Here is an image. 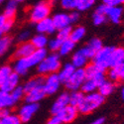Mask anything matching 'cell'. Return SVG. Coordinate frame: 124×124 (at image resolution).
<instances>
[{
  "instance_id": "obj_1",
  "label": "cell",
  "mask_w": 124,
  "mask_h": 124,
  "mask_svg": "<svg viewBox=\"0 0 124 124\" xmlns=\"http://www.w3.org/2000/svg\"><path fill=\"white\" fill-rule=\"evenodd\" d=\"M46 49H36L27 58H19L14 64V71L19 76H25L30 69L37 67L47 56Z\"/></svg>"
},
{
  "instance_id": "obj_2",
  "label": "cell",
  "mask_w": 124,
  "mask_h": 124,
  "mask_svg": "<svg viewBox=\"0 0 124 124\" xmlns=\"http://www.w3.org/2000/svg\"><path fill=\"white\" fill-rule=\"evenodd\" d=\"M104 100L105 97L101 95L99 92H90V93L85 94L84 99L77 108L81 114H88V113H91L92 111L97 109L100 105H102Z\"/></svg>"
},
{
  "instance_id": "obj_3",
  "label": "cell",
  "mask_w": 124,
  "mask_h": 124,
  "mask_svg": "<svg viewBox=\"0 0 124 124\" xmlns=\"http://www.w3.org/2000/svg\"><path fill=\"white\" fill-rule=\"evenodd\" d=\"M62 65H61L60 56L54 53V54L46 56V58L37 66V70L40 75L48 76L50 74H54V73L59 71Z\"/></svg>"
},
{
  "instance_id": "obj_4",
  "label": "cell",
  "mask_w": 124,
  "mask_h": 124,
  "mask_svg": "<svg viewBox=\"0 0 124 124\" xmlns=\"http://www.w3.org/2000/svg\"><path fill=\"white\" fill-rule=\"evenodd\" d=\"M114 47L103 46L99 51H97L94 57L92 58V64H94L98 69L105 71L110 68V56Z\"/></svg>"
},
{
  "instance_id": "obj_5",
  "label": "cell",
  "mask_w": 124,
  "mask_h": 124,
  "mask_svg": "<svg viewBox=\"0 0 124 124\" xmlns=\"http://www.w3.org/2000/svg\"><path fill=\"white\" fill-rule=\"evenodd\" d=\"M51 4L49 1H42L35 5L30 11V20L33 23H38L50 16Z\"/></svg>"
},
{
  "instance_id": "obj_6",
  "label": "cell",
  "mask_w": 124,
  "mask_h": 124,
  "mask_svg": "<svg viewBox=\"0 0 124 124\" xmlns=\"http://www.w3.org/2000/svg\"><path fill=\"white\" fill-rule=\"evenodd\" d=\"M85 79H86V75H85V69H76L74 74L65 82V85L68 89L71 91L78 90Z\"/></svg>"
},
{
  "instance_id": "obj_7",
  "label": "cell",
  "mask_w": 124,
  "mask_h": 124,
  "mask_svg": "<svg viewBox=\"0 0 124 124\" xmlns=\"http://www.w3.org/2000/svg\"><path fill=\"white\" fill-rule=\"evenodd\" d=\"M61 84H62V81H61L58 74L54 73V74L48 75L44 80V88L46 90V93L47 94L56 93L61 86Z\"/></svg>"
},
{
  "instance_id": "obj_8",
  "label": "cell",
  "mask_w": 124,
  "mask_h": 124,
  "mask_svg": "<svg viewBox=\"0 0 124 124\" xmlns=\"http://www.w3.org/2000/svg\"><path fill=\"white\" fill-rule=\"evenodd\" d=\"M85 75H86V78L94 79L98 84V85H100L102 82L106 79V77L104 74L105 71H103L100 69H98L94 64H90V65L85 66Z\"/></svg>"
},
{
  "instance_id": "obj_9",
  "label": "cell",
  "mask_w": 124,
  "mask_h": 124,
  "mask_svg": "<svg viewBox=\"0 0 124 124\" xmlns=\"http://www.w3.org/2000/svg\"><path fill=\"white\" fill-rule=\"evenodd\" d=\"M39 109V104L34 102H27L19 110V117L22 122H28Z\"/></svg>"
},
{
  "instance_id": "obj_10",
  "label": "cell",
  "mask_w": 124,
  "mask_h": 124,
  "mask_svg": "<svg viewBox=\"0 0 124 124\" xmlns=\"http://www.w3.org/2000/svg\"><path fill=\"white\" fill-rule=\"evenodd\" d=\"M105 15L107 20L111 21L113 24H119L123 15V7L121 5H107Z\"/></svg>"
},
{
  "instance_id": "obj_11",
  "label": "cell",
  "mask_w": 124,
  "mask_h": 124,
  "mask_svg": "<svg viewBox=\"0 0 124 124\" xmlns=\"http://www.w3.org/2000/svg\"><path fill=\"white\" fill-rule=\"evenodd\" d=\"M78 108L76 106L70 105V104H68L66 107H64L58 113V115L60 116V118H61V120L63 123L73 122L78 117Z\"/></svg>"
},
{
  "instance_id": "obj_12",
  "label": "cell",
  "mask_w": 124,
  "mask_h": 124,
  "mask_svg": "<svg viewBox=\"0 0 124 124\" xmlns=\"http://www.w3.org/2000/svg\"><path fill=\"white\" fill-rule=\"evenodd\" d=\"M68 104H70V93L68 92H63L62 94L58 96V98L54 101L53 105L51 107V112L53 114H58V113L66 107Z\"/></svg>"
},
{
  "instance_id": "obj_13",
  "label": "cell",
  "mask_w": 124,
  "mask_h": 124,
  "mask_svg": "<svg viewBox=\"0 0 124 124\" xmlns=\"http://www.w3.org/2000/svg\"><path fill=\"white\" fill-rule=\"evenodd\" d=\"M47 95L46 90L43 86H40L34 89H31L29 91L26 92V96H25V100L26 102H34V103H38L40 100H42L45 96Z\"/></svg>"
},
{
  "instance_id": "obj_14",
  "label": "cell",
  "mask_w": 124,
  "mask_h": 124,
  "mask_svg": "<svg viewBox=\"0 0 124 124\" xmlns=\"http://www.w3.org/2000/svg\"><path fill=\"white\" fill-rule=\"evenodd\" d=\"M121 65H124V48L114 47L110 56V68L118 67Z\"/></svg>"
},
{
  "instance_id": "obj_15",
  "label": "cell",
  "mask_w": 124,
  "mask_h": 124,
  "mask_svg": "<svg viewBox=\"0 0 124 124\" xmlns=\"http://www.w3.org/2000/svg\"><path fill=\"white\" fill-rule=\"evenodd\" d=\"M36 24H37L36 29L41 34H53L56 31V27L53 23V20L50 17H48L44 20H41L40 22H38Z\"/></svg>"
},
{
  "instance_id": "obj_16",
  "label": "cell",
  "mask_w": 124,
  "mask_h": 124,
  "mask_svg": "<svg viewBox=\"0 0 124 124\" xmlns=\"http://www.w3.org/2000/svg\"><path fill=\"white\" fill-rule=\"evenodd\" d=\"M52 20H53V23L56 27V30H61L71 24L70 15L67 13H57L53 16Z\"/></svg>"
},
{
  "instance_id": "obj_17",
  "label": "cell",
  "mask_w": 124,
  "mask_h": 124,
  "mask_svg": "<svg viewBox=\"0 0 124 124\" xmlns=\"http://www.w3.org/2000/svg\"><path fill=\"white\" fill-rule=\"evenodd\" d=\"M19 79H20V76L16 74L15 71H12L9 78L4 81V84L0 86V89L6 92H11L16 86H18Z\"/></svg>"
},
{
  "instance_id": "obj_18",
  "label": "cell",
  "mask_w": 124,
  "mask_h": 124,
  "mask_svg": "<svg viewBox=\"0 0 124 124\" xmlns=\"http://www.w3.org/2000/svg\"><path fill=\"white\" fill-rule=\"evenodd\" d=\"M35 50L36 49L33 46V44L31 42H27L26 41V42H23L17 48V50L15 52V57L18 59L19 58H27L32 54Z\"/></svg>"
},
{
  "instance_id": "obj_19",
  "label": "cell",
  "mask_w": 124,
  "mask_h": 124,
  "mask_svg": "<svg viewBox=\"0 0 124 124\" xmlns=\"http://www.w3.org/2000/svg\"><path fill=\"white\" fill-rule=\"evenodd\" d=\"M87 62H88V59L82 53L80 49L78 52H76L73 58H71V64L75 66L76 69H84L87 65Z\"/></svg>"
},
{
  "instance_id": "obj_20",
  "label": "cell",
  "mask_w": 124,
  "mask_h": 124,
  "mask_svg": "<svg viewBox=\"0 0 124 124\" xmlns=\"http://www.w3.org/2000/svg\"><path fill=\"white\" fill-rule=\"evenodd\" d=\"M75 70H76V68L71 63H68V64L64 65L63 67H61V69L59 70V74H58L61 81L65 84L70 78V77L74 74Z\"/></svg>"
},
{
  "instance_id": "obj_21",
  "label": "cell",
  "mask_w": 124,
  "mask_h": 124,
  "mask_svg": "<svg viewBox=\"0 0 124 124\" xmlns=\"http://www.w3.org/2000/svg\"><path fill=\"white\" fill-rule=\"evenodd\" d=\"M98 92L103 95L104 97L110 95L111 93H113L115 90V85H114V81H112V80H108V79H105L104 81L102 82V84L98 86L97 88Z\"/></svg>"
},
{
  "instance_id": "obj_22",
  "label": "cell",
  "mask_w": 124,
  "mask_h": 124,
  "mask_svg": "<svg viewBox=\"0 0 124 124\" xmlns=\"http://www.w3.org/2000/svg\"><path fill=\"white\" fill-rule=\"evenodd\" d=\"M44 80H45V78H43L42 75L29 79L26 84L24 85V86H23L25 92H27V91H29L31 89H34V88H37V87H40V86H43L44 85Z\"/></svg>"
},
{
  "instance_id": "obj_23",
  "label": "cell",
  "mask_w": 124,
  "mask_h": 124,
  "mask_svg": "<svg viewBox=\"0 0 124 124\" xmlns=\"http://www.w3.org/2000/svg\"><path fill=\"white\" fill-rule=\"evenodd\" d=\"M15 104L10 92H6L0 89V109L2 108H9Z\"/></svg>"
},
{
  "instance_id": "obj_24",
  "label": "cell",
  "mask_w": 124,
  "mask_h": 124,
  "mask_svg": "<svg viewBox=\"0 0 124 124\" xmlns=\"http://www.w3.org/2000/svg\"><path fill=\"white\" fill-rule=\"evenodd\" d=\"M75 46H76V43L73 42L70 39L64 40V41H62L61 47L58 52L60 53L61 56H68L69 54L71 53V51L75 49Z\"/></svg>"
},
{
  "instance_id": "obj_25",
  "label": "cell",
  "mask_w": 124,
  "mask_h": 124,
  "mask_svg": "<svg viewBox=\"0 0 124 124\" xmlns=\"http://www.w3.org/2000/svg\"><path fill=\"white\" fill-rule=\"evenodd\" d=\"M85 34H86L85 28L82 27V26H78L75 29H71L70 39L73 41V42L78 43V42H79V41H81L82 39L85 38Z\"/></svg>"
},
{
  "instance_id": "obj_26",
  "label": "cell",
  "mask_w": 124,
  "mask_h": 124,
  "mask_svg": "<svg viewBox=\"0 0 124 124\" xmlns=\"http://www.w3.org/2000/svg\"><path fill=\"white\" fill-rule=\"evenodd\" d=\"M31 43L33 44V46L35 47V49H45L46 46L48 45L49 41L48 38L45 34H38L36 36H34L31 40Z\"/></svg>"
},
{
  "instance_id": "obj_27",
  "label": "cell",
  "mask_w": 124,
  "mask_h": 124,
  "mask_svg": "<svg viewBox=\"0 0 124 124\" xmlns=\"http://www.w3.org/2000/svg\"><path fill=\"white\" fill-rule=\"evenodd\" d=\"M98 84L94 80V79H91V78H86L85 80V82L82 84L80 89L84 93H90V92H94L97 88H98Z\"/></svg>"
},
{
  "instance_id": "obj_28",
  "label": "cell",
  "mask_w": 124,
  "mask_h": 124,
  "mask_svg": "<svg viewBox=\"0 0 124 124\" xmlns=\"http://www.w3.org/2000/svg\"><path fill=\"white\" fill-rule=\"evenodd\" d=\"M17 1L16 0H9L6 7H5V10H4V15L7 17V18H10V19H13L15 14H16V11H17Z\"/></svg>"
},
{
  "instance_id": "obj_29",
  "label": "cell",
  "mask_w": 124,
  "mask_h": 124,
  "mask_svg": "<svg viewBox=\"0 0 124 124\" xmlns=\"http://www.w3.org/2000/svg\"><path fill=\"white\" fill-rule=\"evenodd\" d=\"M85 93L82 91H78V90H74L70 94V104L78 107L80 102L84 99Z\"/></svg>"
},
{
  "instance_id": "obj_30",
  "label": "cell",
  "mask_w": 124,
  "mask_h": 124,
  "mask_svg": "<svg viewBox=\"0 0 124 124\" xmlns=\"http://www.w3.org/2000/svg\"><path fill=\"white\" fill-rule=\"evenodd\" d=\"M96 2V0H76V9L78 11H86Z\"/></svg>"
},
{
  "instance_id": "obj_31",
  "label": "cell",
  "mask_w": 124,
  "mask_h": 124,
  "mask_svg": "<svg viewBox=\"0 0 124 124\" xmlns=\"http://www.w3.org/2000/svg\"><path fill=\"white\" fill-rule=\"evenodd\" d=\"M12 44V39L9 36H2L0 39V56H3Z\"/></svg>"
},
{
  "instance_id": "obj_32",
  "label": "cell",
  "mask_w": 124,
  "mask_h": 124,
  "mask_svg": "<svg viewBox=\"0 0 124 124\" xmlns=\"http://www.w3.org/2000/svg\"><path fill=\"white\" fill-rule=\"evenodd\" d=\"M106 21H107L106 15L103 12H100V11H98V10L95 9L93 15H92V22H93V24L95 26H100L103 23H105Z\"/></svg>"
},
{
  "instance_id": "obj_33",
  "label": "cell",
  "mask_w": 124,
  "mask_h": 124,
  "mask_svg": "<svg viewBox=\"0 0 124 124\" xmlns=\"http://www.w3.org/2000/svg\"><path fill=\"white\" fill-rule=\"evenodd\" d=\"M86 46L90 51H92L95 54L97 51H99L103 47V43L99 38H92L89 40V42L86 44Z\"/></svg>"
},
{
  "instance_id": "obj_34",
  "label": "cell",
  "mask_w": 124,
  "mask_h": 124,
  "mask_svg": "<svg viewBox=\"0 0 124 124\" xmlns=\"http://www.w3.org/2000/svg\"><path fill=\"white\" fill-rule=\"evenodd\" d=\"M12 71H13L12 68L7 65L2 66L0 68V86L4 84V81L9 78V76L11 75Z\"/></svg>"
},
{
  "instance_id": "obj_35",
  "label": "cell",
  "mask_w": 124,
  "mask_h": 124,
  "mask_svg": "<svg viewBox=\"0 0 124 124\" xmlns=\"http://www.w3.org/2000/svg\"><path fill=\"white\" fill-rule=\"evenodd\" d=\"M26 93L25 90H24V87L23 86H16L11 92H10V94H11L13 100L15 101V103L17 101H19L20 99H22L24 97V94Z\"/></svg>"
},
{
  "instance_id": "obj_36",
  "label": "cell",
  "mask_w": 124,
  "mask_h": 124,
  "mask_svg": "<svg viewBox=\"0 0 124 124\" xmlns=\"http://www.w3.org/2000/svg\"><path fill=\"white\" fill-rule=\"evenodd\" d=\"M0 121H1V124H21L22 122L18 115H14V114H9Z\"/></svg>"
},
{
  "instance_id": "obj_37",
  "label": "cell",
  "mask_w": 124,
  "mask_h": 124,
  "mask_svg": "<svg viewBox=\"0 0 124 124\" xmlns=\"http://www.w3.org/2000/svg\"><path fill=\"white\" fill-rule=\"evenodd\" d=\"M70 32H71V28L70 26L66 27V28H63L59 30V33H58V38L62 41L64 40H67V39H70Z\"/></svg>"
},
{
  "instance_id": "obj_38",
  "label": "cell",
  "mask_w": 124,
  "mask_h": 124,
  "mask_svg": "<svg viewBox=\"0 0 124 124\" xmlns=\"http://www.w3.org/2000/svg\"><path fill=\"white\" fill-rule=\"evenodd\" d=\"M61 44H62V40H60L58 37L55 38V39H52L51 41H49L48 43V46L50 48L51 51L53 52H58L60 47H61Z\"/></svg>"
},
{
  "instance_id": "obj_39",
  "label": "cell",
  "mask_w": 124,
  "mask_h": 124,
  "mask_svg": "<svg viewBox=\"0 0 124 124\" xmlns=\"http://www.w3.org/2000/svg\"><path fill=\"white\" fill-rule=\"evenodd\" d=\"M107 77L112 81H118L119 80V71H118V69L116 67L110 68L109 70H108V73H107Z\"/></svg>"
},
{
  "instance_id": "obj_40",
  "label": "cell",
  "mask_w": 124,
  "mask_h": 124,
  "mask_svg": "<svg viewBox=\"0 0 124 124\" xmlns=\"http://www.w3.org/2000/svg\"><path fill=\"white\" fill-rule=\"evenodd\" d=\"M61 5L66 10L76 9V0H61Z\"/></svg>"
},
{
  "instance_id": "obj_41",
  "label": "cell",
  "mask_w": 124,
  "mask_h": 124,
  "mask_svg": "<svg viewBox=\"0 0 124 124\" xmlns=\"http://www.w3.org/2000/svg\"><path fill=\"white\" fill-rule=\"evenodd\" d=\"M13 23H14L13 19L8 18V19H7V21L5 22V24L3 25V27L1 28V31H2L3 33H7V32H9V31L11 30L12 26H13Z\"/></svg>"
},
{
  "instance_id": "obj_42",
  "label": "cell",
  "mask_w": 124,
  "mask_h": 124,
  "mask_svg": "<svg viewBox=\"0 0 124 124\" xmlns=\"http://www.w3.org/2000/svg\"><path fill=\"white\" fill-rule=\"evenodd\" d=\"M62 123L63 122H62V120L58 114H53V116L47 121V124H62Z\"/></svg>"
},
{
  "instance_id": "obj_43",
  "label": "cell",
  "mask_w": 124,
  "mask_h": 124,
  "mask_svg": "<svg viewBox=\"0 0 124 124\" xmlns=\"http://www.w3.org/2000/svg\"><path fill=\"white\" fill-rule=\"evenodd\" d=\"M29 36H30V32L29 31H24V32H21L19 34V36H18V40L20 41V42H26V41L28 40V38H29Z\"/></svg>"
},
{
  "instance_id": "obj_44",
  "label": "cell",
  "mask_w": 124,
  "mask_h": 124,
  "mask_svg": "<svg viewBox=\"0 0 124 124\" xmlns=\"http://www.w3.org/2000/svg\"><path fill=\"white\" fill-rule=\"evenodd\" d=\"M70 15V22L71 23H76L78 21V19H79V12L78 11H73Z\"/></svg>"
},
{
  "instance_id": "obj_45",
  "label": "cell",
  "mask_w": 124,
  "mask_h": 124,
  "mask_svg": "<svg viewBox=\"0 0 124 124\" xmlns=\"http://www.w3.org/2000/svg\"><path fill=\"white\" fill-rule=\"evenodd\" d=\"M116 68L118 69V71H119V80L124 81V65L118 66Z\"/></svg>"
},
{
  "instance_id": "obj_46",
  "label": "cell",
  "mask_w": 124,
  "mask_h": 124,
  "mask_svg": "<svg viewBox=\"0 0 124 124\" xmlns=\"http://www.w3.org/2000/svg\"><path fill=\"white\" fill-rule=\"evenodd\" d=\"M9 114H10V111H9L8 108H2V109H0V120L3 119L4 117H6Z\"/></svg>"
},
{
  "instance_id": "obj_47",
  "label": "cell",
  "mask_w": 124,
  "mask_h": 124,
  "mask_svg": "<svg viewBox=\"0 0 124 124\" xmlns=\"http://www.w3.org/2000/svg\"><path fill=\"white\" fill-rule=\"evenodd\" d=\"M104 122H105L104 117H98V118L94 119L93 121H91L90 124H104Z\"/></svg>"
},
{
  "instance_id": "obj_48",
  "label": "cell",
  "mask_w": 124,
  "mask_h": 124,
  "mask_svg": "<svg viewBox=\"0 0 124 124\" xmlns=\"http://www.w3.org/2000/svg\"><path fill=\"white\" fill-rule=\"evenodd\" d=\"M7 17L4 15V14H2V15H0V30H1V28L3 27V25L5 24V22L7 21Z\"/></svg>"
},
{
  "instance_id": "obj_49",
  "label": "cell",
  "mask_w": 124,
  "mask_h": 124,
  "mask_svg": "<svg viewBox=\"0 0 124 124\" xmlns=\"http://www.w3.org/2000/svg\"><path fill=\"white\" fill-rule=\"evenodd\" d=\"M102 2L103 4H106V5H112L114 0H102Z\"/></svg>"
},
{
  "instance_id": "obj_50",
  "label": "cell",
  "mask_w": 124,
  "mask_h": 124,
  "mask_svg": "<svg viewBox=\"0 0 124 124\" xmlns=\"http://www.w3.org/2000/svg\"><path fill=\"white\" fill-rule=\"evenodd\" d=\"M120 93H121V97H122V99L124 100V85H123V86L121 87V90H120Z\"/></svg>"
},
{
  "instance_id": "obj_51",
  "label": "cell",
  "mask_w": 124,
  "mask_h": 124,
  "mask_svg": "<svg viewBox=\"0 0 124 124\" xmlns=\"http://www.w3.org/2000/svg\"><path fill=\"white\" fill-rule=\"evenodd\" d=\"M3 36V32H2V31L1 30H0V39H1V37Z\"/></svg>"
},
{
  "instance_id": "obj_52",
  "label": "cell",
  "mask_w": 124,
  "mask_h": 124,
  "mask_svg": "<svg viewBox=\"0 0 124 124\" xmlns=\"http://www.w3.org/2000/svg\"><path fill=\"white\" fill-rule=\"evenodd\" d=\"M17 2H22V1H24V0H16Z\"/></svg>"
},
{
  "instance_id": "obj_53",
  "label": "cell",
  "mask_w": 124,
  "mask_h": 124,
  "mask_svg": "<svg viewBox=\"0 0 124 124\" xmlns=\"http://www.w3.org/2000/svg\"><path fill=\"white\" fill-rule=\"evenodd\" d=\"M4 1H5V0H0V4H1L2 2H4Z\"/></svg>"
},
{
  "instance_id": "obj_54",
  "label": "cell",
  "mask_w": 124,
  "mask_h": 124,
  "mask_svg": "<svg viewBox=\"0 0 124 124\" xmlns=\"http://www.w3.org/2000/svg\"><path fill=\"white\" fill-rule=\"evenodd\" d=\"M0 124H1V121H0Z\"/></svg>"
}]
</instances>
